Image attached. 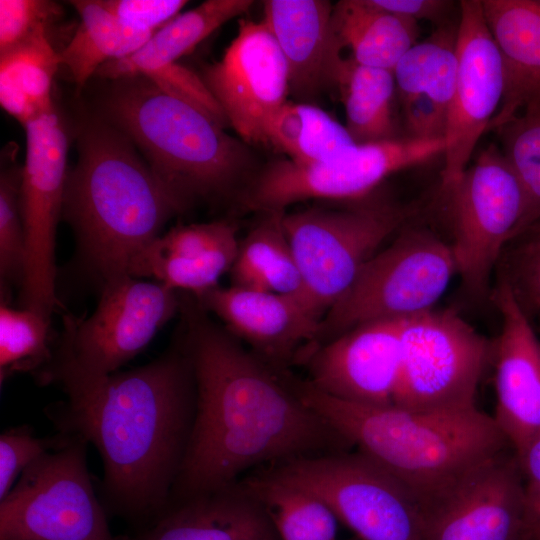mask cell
<instances>
[{
  "label": "cell",
  "instance_id": "1f68e13d",
  "mask_svg": "<svg viewBox=\"0 0 540 540\" xmlns=\"http://www.w3.org/2000/svg\"><path fill=\"white\" fill-rule=\"evenodd\" d=\"M267 145L299 164L325 161L355 144L344 126L317 106L287 101L271 120Z\"/></svg>",
  "mask_w": 540,
  "mask_h": 540
},
{
  "label": "cell",
  "instance_id": "9a60e30c",
  "mask_svg": "<svg viewBox=\"0 0 540 540\" xmlns=\"http://www.w3.org/2000/svg\"><path fill=\"white\" fill-rule=\"evenodd\" d=\"M457 59L441 171V185L447 192L462 178L505 94L503 60L486 24L481 0L459 1Z\"/></svg>",
  "mask_w": 540,
  "mask_h": 540
},
{
  "label": "cell",
  "instance_id": "7bdbcfd3",
  "mask_svg": "<svg viewBox=\"0 0 540 540\" xmlns=\"http://www.w3.org/2000/svg\"><path fill=\"white\" fill-rule=\"evenodd\" d=\"M378 7L416 22L428 20L442 25L455 3L446 0H372Z\"/></svg>",
  "mask_w": 540,
  "mask_h": 540
},
{
  "label": "cell",
  "instance_id": "4dcf8cb0",
  "mask_svg": "<svg viewBox=\"0 0 540 540\" xmlns=\"http://www.w3.org/2000/svg\"><path fill=\"white\" fill-rule=\"evenodd\" d=\"M240 483L263 505L281 540H337V517L319 496L263 471Z\"/></svg>",
  "mask_w": 540,
  "mask_h": 540
},
{
  "label": "cell",
  "instance_id": "ab89813d",
  "mask_svg": "<svg viewBox=\"0 0 540 540\" xmlns=\"http://www.w3.org/2000/svg\"><path fill=\"white\" fill-rule=\"evenodd\" d=\"M124 25L141 31L156 32L187 4L185 0H100Z\"/></svg>",
  "mask_w": 540,
  "mask_h": 540
},
{
  "label": "cell",
  "instance_id": "60d3db41",
  "mask_svg": "<svg viewBox=\"0 0 540 540\" xmlns=\"http://www.w3.org/2000/svg\"><path fill=\"white\" fill-rule=\"evenodd\" d=\"M400 102L407 131L406 137L444 139L447 125V107L424 93L407 97Z\"/></svg>",
  "mask_w": 540,
  "mask_h": 540
},
{
  "label": "cell",
  "instance_id": "5b68a950",
  "mask_svg": "<svg viewBox=\"0 0 540 540\" xmlns=\"http://www.w3.org/2000/svg\"><path fill=\"white\" fill-rule=\"evenodd\" d=\"M113 84L102 101V118L138 148L187 207L196 198L227 196L242 184L252 164L245 142L144 77Z\"/></svg>",
  "mask_w": 540,
  "mask_h": 540
},
{
  "label": "cell",
  "instance_id": "7c38bea8",
  "mask_svg": "<svg viewBox=\"0 0 540 540\" xmlns=\"http://www.w3.org/2000/svg\"><path fill=\"white\" fill-rule=\"evenodd\" d=\"M490 352L489 341L454 310L404 319L394 405L415 411L475 408Z\"/></svg>",
  "mask_w": 540,
  "mask_h": 540
},
{
  "label": "cell",
  "instance_id": "ba28073f",
  "mask_svg": "<svg viewBox=\"0 0 540 540\" xmlns=\"http://www.w3.org/2000/svg\"><path fill=\"white\" fill-rule=\"evenodd\" d=\"M412 214L411 207L384 200L285 213L284 230L302 277L306 306L322 320L366 261Z\"/></svg>",
  "mask_w": 540,
  "mask_h": 540
},
{
  "label": "cell",
  "instance_id": "44dd1931",
  "mask_svg": "<svg viewBox=\"0 0 540 540\" xmlns=\"http://www.w3.org/2000/svg\"><path fill=\"white\" fill-rule=\"evenodd\" d=\"M239 242L229 220L178 224L158 236L134 259L129 275L154 281L196 298L218 287L231 270Z\"/></svg>",
  "mask_w": 540,
  "mask_h": 540
},
{
  "label": "cell",
  "instance_id": "8d00e7d4",
  "mask_svg": "<svg viewBox=\"0 0 540 540\" xmlns=\"http://www.w3.org/2000/svg\"><path fill=\"white\" fill-rule=\"evenodd\" d=\"M512 241L518 242L505 249L498 264L503 268L499 281L530 318L540 312V225H532Z\"/></svg>",
  "mask_w": 540,
  "mask_h": 540
},
{
  "label": "cell",
  "instance_id": "836d02e7",
  "mask_svg": "<svg viewBox=\"0 0 540 540\" xmlns=\"http://www.w3.org/2000/svg\"><path fill=\"white\" fill-rule=\"evenodd\" d=\"M496 131L524 195V214L515 239L540 220V103L528 104Z\"/></svg>",
  "mask_w": 540,
  "mask_h": 540
},
{
  "label": "cell",
  "instance_id": "83f0119b",
  "mask_svg": "<svg viewBox=\"0 0 540 540\" xmlns=\"http://www.w3.org/2000/svg\"><path fill=\"white\" fill-rule=\"evenodd\" d=\"M59 67L47 29L0 54L1 107L24 127L54 109L52 85Z\"/></svg>",
  "mask_w": 540,
  "mask_h": 540
},
{
  "label": "cell",
  "instance_id": "603a6c76",
  "mask_svg": "<svg viewBox=\"0 0 540 540\" xmlns=\"http://www.w3.org/2000/svg\"><path fill=\"white\" fill-rule=\"evenodd\" d=\"M333 4L325 0H267L263 18L288 67L289 87L308 98L332 84L341 56L332 28Z\"/></svg>",
  "mask_w": 540,
  "mask_h": 540
},
{
  "label": "cell",
  "instance_id": "f1b7e54d",
  "mask_svg": "<svg viewBox=\"0 0 540 540\" xmlns=\"http://www.w3.org/2000/svg\"><path fill=\"white\" fill-rule=\"evenodd\" d=\"M332 85L338 88L345 109L348 135L355 144L396 138L393 72L364 66L351 57H339Z\"/></svg>",
  "mask_w": 540,
  "mask_h": 540
},
{
  "label": "cell",
  "instance_id": "cb8c5ba5",
  "mask_svg": "<svg viewBox=\"0 0 540 540\" xmlns=\"http://www.w3.org/2000/svg\"><path fill=\"white\" fill-rule=\"evenodd\" d=\"M501 54L505 94L488 130H496L540 98V0H481Z\"/></svg>",
  "mask_w": 540,
  "mask_h": 540
},
{
  "label": "cell",
  "instance_id": "30bf717a",
  "mask_svg": "<svg viewBox=\"0 0 540 540\" xmlns=\"http://www.w3.org/2000/svg\"><path fill=\"white\" fill-rule=\"evenodd\" d=\"M265 472L322 498L361 540H424L413 494L359 451L292 459Z\"/></svg>",
  "mask_w": 540,
  "mask_h": 540
},
{
  "label": "cell",
  "instance_id": "e0dca14e",
  "mask_svg": "<svg viewBox=\"0 0 540 540\" xmlns=\"http://www.w3.org/2000/svg\"><path fill=\"white\" fill-rule=\"evenodd\" d=\"M421 516L424 540L523 539V482L515 453L506 450L472 470Z\"/></svg>",
  "mask_w": 540,
  "mask_h": 540
},
{
  "label": "cell",
  "instance_id": "ee69618b",
  "mask_svg": "<svg viewBox=\"0 0 540 540\" xmlns=\"http://www.w3.org/2000/svg\"><path fill=\"white\" fill-rule=\"evenodd\" d=\"M535 224H538V225H540V220H538V221H537V222H536ZM535 224H533V225H535Z\"/></svg>",
  "mask_w": 540,
  "mask_h": 540
},
{
  "label": "cell",
  "instance_id": "b9f144b4",
  "mask_svg": "<svg viewBox=\"0 0 540 540\" xmlns=\"http://www.w3.org/2000/svg\"><path fill=\"white\" fill-rule=\"evenodd\" d=\"M516 457L523 482V535L540 540V436Z\"/></svg>",
  "mask_w": 540,
  "mask_h": 540
},
{
  "label": "cell",
  "instance_id": "4316f807",
  "mask_svg": "<svg viewBox=\"0 0 540 540\" xmlns=\"http://www.w3.org/2000/svg\"><path fill=\"white\" fill-rule=\"evenodd\" d=\"M285 213H262L240 240L230 270L232 285L293 297L305 304L302 277L284 230Z\"/></svg>",
  "mask_w": 540,
  "mask_h": 540
},
{
  "label": "cell",
  "instance_id": "f546056e",
  "mask_svg": "<svg viewBox=\"0 0 540 540\" xmlns=\"http://www.w3.org/2000/svg\"><path fill=\"white\" fill-rule=\"evenodd\" d=\"M70 4L78 12L80 23L59 52V62L78 86L106 63L134 53L155 33L124 25L100 0H75Z\"/></svg>",
  "mask_w": 540,
  "mask_h": 540
},
{
  "label": "cell",
  "instance_id": "d6986e66",
  "mask_svg": "<svg viewBox=\"0 0 540 540\" xmlns=\"http://www.w3.org/2000/svg\"><path fill=\"white\" fill-rule=\"evenodd\" d=\"M196 299L276 371L303 362L316 341L321 319L296 298L231 285Z\"/></svg>",
  "mask_w": 540,
  "mask_h": 540
},
{
  "label": "cell",
  "instance_id": "7a4b0ae2",
  "mask_svg": "<svg viewBox=\"0 0 540 540\" xmlns=\"http://www.w3.org/2000/svg\"><path fill=\"white\" fill-rule=\"evenodd\" d=\"M46 414L57 432L92 445L108 514L145 528L168 507L190 440L196 386L181 330L151 362L95 379H64Z\"/></svg>",
  "mask_w": 540,
  "mask_h": 540
},
{
  "label": "cell",
  "instance_id": "d590c367",
  "mask_svg": "<svg viewBox=\"0 0 540 540\" xmlns=\"http://www.w3.org/2000/svg\"><path fill=\"white\" fill-rule=\"evenodd\" d=\"M18 147L9 143L1 152L0 169V284L1 297L9 286L20 287L25 268L26 241L20 206L22 167Z\"/></svg>",
  "mask_w": 540,
  "mask_h": 540
},
{
  "label": "cell",
  "instance_id": "7402d4cb",
  "mask_svg": "<svg viewBox=\"0 0 540 540\" xmlns=\"http://www.w3.org/2000/svg\"><path fill=\"white\" fill-rule=\"evenodd\" d=\"M263 505L241 483L171 503L127 540H277Z\"/></svg>",
  "mask_w": 540,
  "mask_h": 540
},
{
  "label": "cell",
  "instance_id": "9c48e42d",
  "mask_svg": "<svg viewBox=\"0 0 540 540\" xmlns=\"http://www.w3.org/2000/svg\"><path fill=\"white\" fill-rule=\"evenodd\" d=\"M61 434L0 500V540H119L88 469V443Z\"/></svg>",
  "mask_w": 540,
  "mask_h": 540
},
{
  "label": "cell",
  "instance_id": "74e56055",
  "mask_svg": "<svg viewBox=\"0 0 540 540\" xmlns=\"http://www.w3.org/2000/svg\"><path fill=\"white\" fill-rule=\"evenodd\" d=\"M61 440L59 432L52 437H38L27 425L4 430L0 435V500L10 492L27 467Z\"/></svg>",
  "mask_w": 540,
  "mask_h": 540
},
{
  "label": "cell",
  "instance_id": "bcb514c9",
  "mask_svg": "<svg viewBox=\"0 0 540 540\" xmlns=\"http://www.w3.org/2000/svg\"><path fill=\"white\" fill-rule=\"evenodd\" d=\"M521 540H526V539L523 538V539H521Z\"/></svg>",
  "mask_w": 540,
  "mask_h": 540
},
{
  "label": "cell",
  "instance_id": "ffe728a7",
  "mask_svg": "<svg viewBox=\"0 0 540 540\" xmlns=\"http://www.w3.org/2000/svg\"><path fill=\"white\" fill-rule=\"evenodd\" d=\"M491 299L501 316L493 418L520 455L540 436V340L505 283L498 282Z\"/></svg>",
  "mask_w": 540,
  "mask_h": 540
},
{
  "label": "cell",
  "instance_id": "8992f818",
  "mask_svg": "<svg viewBox=\"0 0 540 540\" xmlns=\"http://www.w3.org/2000/svg\"><path fill=\"white\" fill-rule=\"evenodd\" d=\"M181 308V293L130 275L100 287L87 318L64 316L48 364L34 376L43 385L107 376L137 356Z\"/></svg>",
  "mask_w": 540,
  "mask_h": 540
},
{
  "label": "cell",
  "instance_id": "ac0fdd59",
  "mask_svg": "<svg viewBox=\"0 0 540 540\" xmlns=\"http://www.w3.org/2000/svg\"><path fill=\"white\" fill-rule=\"evenodd\" d=\"M404 319L362 324L317 346L304 360L308 382L336 399L394 405Z\"/></svg>",
  "mask_w": 540,
  "mask_h": 540
},
{
  "label": "cell",
  "instance_id": "4fadbf2b",
  "mask_svg": "<svg viewBox=\"0 0 540 540\" xmlns=\"http://www.w3.org/2000/svg\"><path fill=\"white\" fill-rule=\"evenodd\" d=\"M449 192L456 272L466 293L481 300L523 217V191L502 150L490 144Z\"/></svg>",
  "mask_w": 540,
  "mask_h": 540
},
{
  "label": "cell",
  "instance_id": "d4e9b609",
  "mask_svg": "<svg viewBox=\"0 0 540 540\" xmlns=\"http://www.w3.org/2000/svg\"><path fill=\"white\" fill-rule=\"evenodd\" d=\"M253 4L252 0L204 1L179 13L134 53L106 63L95 75L118 81L143 76L155 67L177 62L223 24L245 14Z\"/></svg>",
  "mask_w": 540,
  "mask_h": 540
},
{
  "label": "cell",
  "instance_id": "2e32d148",
  "mask_svg": "<svg viewBox=\"0 0 540 540\" xmlns=\"http://www.w3.org/2000/svg\"><path fill=\"white\" fill-rule=\"evenodd\" d=\"M201 77L241 140L268 146L267 128L290 87L286 60L266 24L240 19L221 59Z\"/></svg>",
  "mask_w": 540,
  "mask_h": 540
},
{
  "label": "cell",
  "instance_id": "d6a6232c",
  "mask_svg": "<svg viewBox=\"0 0 540 540\" xmlns=\"http://www.w3.org/2000/svg\"><path fill=\"white\" fill-rule=\"evenodd\" d=\"M457 30L458 19L439 25L403 55L393 70L400 101L424 93L448 108L457 76Z\"/></svg>",
  "mask_w": 540,
  "mask_h": 540
},
{
  "label": "cell",
  "instance_id": "8fae6325",
  "mask_svg": "<svg viewBox=\"0 0 540 540\" xmlns=\"http://www.w3.org/2000/svg\"><path fill=\"white\" fill-rule=\"evenodd\" d=\"M445 140L410 137L353 144L317 163L281 159L268 164L241 192L244 208L260 213L311 199L357 201L391 174L444 153Z\"/></svg>",
  "mask_w": 540,
  "mask_h": 540
},
{
  "label": "cell",
  "instance_id": "f35d334b",
  "mask_svg": "<svg viewBox=\"0 0 540 540\" xmlns=\"http://www.w3.org/2000/svg\"><path fill=\"white\" fill-rule=\"evenodd\" d=\"M60 13V6L52 1L0 0V54L48 29Z\"/></svg>",
  "mask_w": 540,
  "mask_h": 540
},
{
  "label": "cell",
  "instance_id": "e575fe53",
  "mask_svg": "<svg viewBox=\"0 0 540 540\" xmlns=\"http://www.w3.org/2000/svg\"><path fill=\"white\" fill-rule=\"evenodd\" d=\"M50 318L28 309L0 303V383L19 372L33 375L52 357Z\"/></svg>",
  "mask_w": 540,
  "mask_h": 540
},
{
  "label": "cell",
  "instance_id": "52a82bcc",
  "mask_svg": "<svg viewBox=\"0 0 540 540\" xmlns=\"http://www.w3.org/2000/svg\"><path fill=\"white\" fill-rule=\"evenodd\" d=\"M455 274L450 243L426 227L405 224L323 316L311 351L362 324L434 309Z\"/></svg>",
  "mask_w": 540,
  "mask_h": 540
},
{
  "label": "cell",
  "instance_id": "6da1fadb",
  "mask_svg": "<svg viewBox=\"0 0 540 540\" xmlns=\"http://www.w3.org/2000/svg\"><path fill=\"white\" fill-rule=\"evenodd\" d=\"M179 313L196 408L169 505L233 485L263 464L345 451L350 445L276 370L216 324L193 295L181 294Z\"/></svg>",
  "mask_w": 540,
  "mask_h": 540
},
{
  "label": "cell",
  "instance_id": "484cf974",
  "mask_svg": "<svg viewBox=\"0 0 540 540\" xmlns=\"http://www.w3.org/2000/svg\"><path fill=\"white\" fill-rule=\"evenodd\" d=\"M332 28L339 47L358 64L393 72L417 42L418 22L384 10L372 0H341L333 5Z\"/></svg>",
  "mask_w": 540,
  "mask_h": 540
},
{
  "label": "cell",
  "instance_id": "3957f363",
  "mask_svg": "<svg viewBox=\"0 0 540 540\" xmlns=\"http://www.w3.org/2000/svg\"><path fill=\"white\" fill-rule=\"evenodd\" d=\"M186 208L120 130L102 117L84 123L63 215L100 287L129 275L134 259Z\"/></svg>",
  "mask_w": 540,
  "mask_h": 540
},
{
  "label": "cell",
  "instance_id": "5bb4252c",
  "mask_svg": "<svg viewBox=\"0 0 540 540\" xmlns=\"http://www.w3.org/2000/svg\"><path fill=\"white\" fill-rule=\"evenodd\" d=\"M20 206L26 260L19 306L50 318L56 297L55 244L68 178L69 140L56 108L29 122Z\"/></svg>",
  "mask_w": 540,
  "mask_h": 540
},
{
  "label": "cell",
  "instance_id": "f6af8a7d",
  "mask_svg": "<svg viewBox=\"0 0 540 540\" xmlns=\"http://www.w3.org/2000/svg\"><path fill=\"white\" fill-rule=\"evenodd\" d=\"M534 102H539V103H540V98H539V99H537V100H536V101H534ZM532 103H533V102H532Z\"/></svg>",
  "mask_w": 540,
  "mask_h": 540
},
{
  "label": "cell",
  "instance_id": "277c9868",
  "mask_svg": "<svg viewBox=\"0 0 540 540\" xmlns=\"http://www.w3.org/2000/svg\"><path fill=\"white\" fill-rule=\"evenodd\" d=\"M283 378L350 445L398 479L421 511L510 447L493 416L477 407L415 411L360 405L331 397L290 371Z\"/></svg>",
  "mask_w": 540,
  "mask_h": 540
}]
</instances>
